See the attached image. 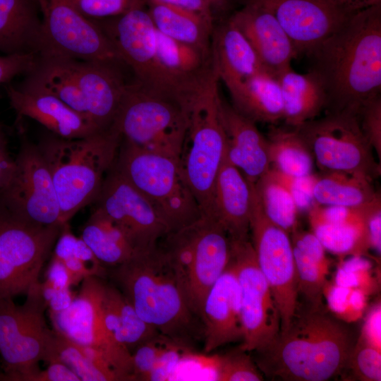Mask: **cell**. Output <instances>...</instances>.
Instances as JSON below:
<instances>
[{"label": "cell", "mask_w": 381, "mask_h": 381, "mask_svg": "<svg viewBox=\"0 0 381 381\" xmlns=\"http://www.w3.org/2000/svg\"><path fill=\"white\" fill-rule=\"evenodd\" d=\"M353 289L340 286L327 282L323 291V296L327 300L328 308L338 318L348 322L355 321L362 315V313L356 311L351 304L350 298Z\"/></svg>", "instance_id": "cell-48"}, {"label": "cell", "mask_w": 381, "mask_h": 381, "mask_svg": "<svg viewBox=\"0 0 381 381\" xmlns=\"http://www.w3.org/2000/svg\"><path fill=\"white\" fill-rule=\"evenodd\" d=\"M222 356L219 381H261L263 376L248 351L238 346Z\"/></svg>", "instance_id": "cell-43"}, {"label": "cell", "mask_w": 381, "mask_h": 381, "mask_svg": "<svg viewBox=\"0 0 381 381\" xmlns=\"http://www.w3.org/2000/svg\"><path fill=\"white\" fill-rule=\"evenodd\" d=\"M213 202L214 218L230 239H249L251 183L226 157L214 182Z\"/></svg>", "instance_id": "cell-27"}, {"label": "cell", "mask_w": 381, "mask_h": 381, "mask_svg": "<svg viewBox=\"0 0 381 381\" xmlns=\"http://www.w3.org/2000/svg\"><path fill=\"white\" fill-rule=\"evenodd\" d=\"M254 189L266 216L291 234L297 226V207L288 190L273 176L270 170L255 183Z\"/></svg>", "instance_id": "cell-39"}, {"label": "cell", "mask_w": 381, "mask_h": 381, "mask_svg": "<svg viewBox=\"0 0 381 381\" xmlns=\"http://www.w3.org/2000/svg\"><path fill=\"white\" fill-rule=\"evenodd\" d=\"M63 225L37 226L0 210V300L27 294L40 284Z\"/></svg>", "instance_id": "cell-11"}, {"label": "cell", "mask_w": 381, "mask_h": 381, "mask_svg": "<svg viewBox=\"0 0 381 381\" xmlns=\"http://www.w3.org/2000/svg\"><path fill=\"white\" fill-rule=\"evenodd\" d=\"M218 82L214 75L190 102L187 130L179 157L183 177L202 216L212 218L214 182L226 150L219 114Z\"/></svg>", "instance_id": "cell-6"}, {"label": "cell", "mask_w": 381, "mask_h": 381, "mask_svg": "<svg viewBox=\"0 0 381 381\" xmlns=\"http://www.w3.org/2000/svg\"><path fill=\"white\" fill-rule=\"evenodd\" d=\"M121 140L112 126L80 138L52 133L42 136L37 145L50 171L62 224L95 200L116 161Z\"/></svg>", "instance_id": "cell-4"}, {"label": "cell", "mask_w": 381, "mask_h": 381, "mask_svg": "<svg viewBox=\"0 0 381 381\" xmlns=\"http://www.w3.org/2000/svg\"><path fill=\"white\" fill-rule=\"evenodd\" d=\"M94 202L141 250L156 247L170 231L151 202L114 165Z\"/></svg>", "instance_id": "cell-17"}, {"label": "cell", "mask_w": 381, "mask_h": 381, "mask_svg": "<svg viewBox=\"0 0 381 381\" xmlns=\"http://www.w3.org/2000/svg\"><path fill=\"white\" fill-rule=\"evenodd\" d=\"M155 28L179 42L211 51L212 20L193 11L147 0Z\"/></svg>", "instance_id": "cell-33"}, {"label": "cell", "mask_w": 381, "mask_h": 381, "mask_svg": "<svg viewBox=\"0 0 381 381\" xmlns=\"http://www.w3.org/2000/svg\"><path fill=\"white\" fill-rule=\"evenodd\" d=\"M201 320L205 353L243 339L240 288L229 262L205 297Z\"/></svg>", "instance_id": "cell-22"}, {"label": "cell", "mask_w": 381, "mask_h": 381, "mask_svg": "<svg viewBox=\"0 0 381 381\" xmlns=\"http://www.w3.org/2000/svg\"><path fill=\"white\" fill-rule=\"evenodd\" d=\"M14 167V159L9 155L6 140L0 125V193L7 185Z\"/></svg>", "instance_id": "cell-56"}, {"label": "cell", "mask_w": 381, "mask_h": 381, "mask_svg": "<svg viewBox=\"0 0 381 381\" xmlns=\"http://www.w3.org/2000/svg\"><path fill=\"white\" fill-rule=\"evenodd\" d=\"M250 233L258 265L280 315V332L289 326L298 305L297 272L291 236L263 212L251 183Z\"/></svg>", "instance_id": "cell-13"}, {"label": "cell", "mask_w": 381, "mask_h": 381, "mask_svg": "<svg viewBox=\"0 0 381 381\" xmlns=\"http://www.w3.org/2000/svg\"><path fill=\"white\" fill-rule=\"evenodd\" d=\"M367 294L362 290L353 288L351 294L350 302L352 307L358 312L363 313L366 303Z\"/></svg>", "instance_id": "cell-59"}, {"label": "cell", "mask_w": 381, "mask_h": 381, "mask_svg": "<svg viewBox=\"0 0 381 381\" xmlns=\"http://www.w3.org/2000/svg\"><path fill=\"white\" fill-rule=\"evenodd\" d=\"M80 238L106 267H116L145 251L138 249L125 232L97 207L84 224Z\"/></svg>", "instance_id": "cell-34"}, {"label": "cell", "mask_w": 381, "mask_h": 381, "mask_svg": "<svg viewBox=\"0 0 381 381\" xmlns=\"http://www.w3.org/2000/svg\"><path fill=\"white\" fill-rule=\"evenodd\" d=\"M187 9L213 20L212 8L205 0H151Z\"/></svg>", "instance_id": "cell-57"}, {"label": "cell", "mask_w": 381, "mask_h": 381, "mask_svg": "<svg viewBox=\"0 0 381 381\" xmlns=\"http://www.w3.org/2000/svg\"><path fill=\"white\" fill-rule=\"evenodd\" d=\"M114 167L151 202L170 231L202 217L178 159L140 149L121 140Z\"/></svg>", "instance_id": "cell-7"}, {"label": "cell", "mask_w": 381, "mask_h": 381, "mask_svg": "<svg viewBox=\"0 0 381 381\" xmlns=\"http://www.w3.org/2000/svg\"><path fill=\"white\" fill-rule=\"evenodd\" d=\"M95 21L132 71L134 81L164 94L158 71L157 30L148 11L138 7L119 16Z\"/></svg>", "instance_id": "cell-19"}, {"label": "cell", "mask_w": 381, "mask_h": 381, "mask_svg": "<svg viewBox=\"0 0 381 381\" xmlns=\"http://www.w3.org/2000/svg\"><path fill=\"white\" fill-rule=\"evenodd\" d=\"M266 138L271 168L294 176L313 174V156L296 128L272 126Z\"/></svg>", "instance_id": "cell-37"}, {"label": "cell", "mask_w": 381, "mask_h": 381, "mask_svg": "<svg viewBox=\"0 0 381 381\" xmlns=\"http://www.w3.org/2000/svg\"><path fill=\"white\" fill-rule=\"evenodd\" d=\"M248 1L263 7L274 16L298 55L310 53L358 11L337 0Z\"/></svg>", "instance_id": "cell-18"}, {"label": "cell", "mask_w": 381, "mask_h": 381, "mask_svg": "<svg viewBox=\"0 0 381 381\" xmlns=\"http://www.w3.org/2000/svg\"><path fill=\"white\" fill-rule=\"evenodd\" d=\"M364 207L319 206L308 213L312 232L332 253L363 256L370 248Z\"/></svg>", "instance_id": "cell-26"}, {"label": "cell", "mask_w": 381, "mask_h": 381, "mask_svg": "<svg viewBox=\"0 0 381 381\" xmlns=\"http://www.w3.org/2000/svg\"><path fill=\"white\" fill-rule=\"evenodd\" d=\"M0 210L37 226L64 224L49 168L37 145L25 136L11 176L0 193Z\"/></svg>", "instance_id": "cell-14"}, {"label": "cell", "mask_w": 381, "mask_h": 381, "mask_svg": "<svg viewBox=\"0 0 381 381\" xmlns=\"http://www.w3.org/2000/svg\"><path fill=\"white\" fill-rule=\"evenodd\" d=\"M101 312L107 330L131 353L159 334L139 316L128 298L113 284L104 282Z\"/></svg>", "instance_id": "cell-32"}, {"label": "cell", "mask_w": 381, "mask_h": 381, "mask_svg": "<svg viewBox=\"0 0 381 381\" xmlns=\"http://www.w3.org/2000/svg\"><path fill=\"white\" fill-rule=\"evenodd\" d=\"M327 94V111L358 114L381 90V6L355 13L307 54Z\"/></svg>", "instance_id": "cell-1"}, {"label": "cell", "mask_w": 381, "mask_h": 381, "mask_svg": "<svg viewBox=\"0 0 381 381\" xmlns=\"http://www.w3.org/2000/svg\"><path fill=\"white\" fill-rule=\"evenodd\" d=\"M212 8H222L224 7L227 0H205Z\"/></svg>", "instance_id": "cell-61"}, {"label": "cell", "mask_w": 381, "mask_h": 381, "mask_svg": "<svg viewBox=\"0 0 381 381\" xmlns=\"http://www.w3.org/2000/svg\"><path fill=\"white\" fill-rule=\"evenodd\" d=\"M364 219L370 248L381 251V197L364 207Z\"/></svg>", "instance_id": "cell-51"}, {"label": "cell", "mask_w": 381, "mask_h": 381, "mask_svg": "<svg viewBox=\"0 0 381 381\" xmlns=\"http://www.w3.org/2000/svg\"><path fill=\"white\" fill-rule=\"evenodd\" d=\"M229 262L240 288L243 339L246 351L262 349L280 332V315L269 285L256 260L250 239L231 240Z\"/></svg>", "instance_id": "cell-16"}, {"label": "cell", "mask_w": 381, "mask_h": 381, "mask_svg": "<svg viewBox=\"0 0 381 381\" xmlns=\"http://www.w3.org/2000/svg\"><path fill=\"white\" fill-rule=\"evenodd\" d=\"M360 336L373 346L381 349V306H373L366 315Z\"/></svg>", "instance_id": "cell-55"}, {"label": "cell", "mask_w": 381, "mask_h": 381, "mask_svg": "<svg viewBox=\"0 0 381 381\" xmlns=\"http://www.w3.org/2000/svg\"><path fill=\"white\" fill-rule=\"evenodd\" d=\"M4 373H0V380H2Z\"/></svg>", "instance_id": "cell-62"}, {"label": "cell", "mask_w": 381, "mask_h": 381, "mask_svg": "<svg viewBox=\"0 0 381 381\" xmlns=\"http://www.w3.org/2000/svg\"><path fill=\"white\" fill-rule=\"evenodd\" d=\"M40 288L49 312L59 313L67 309L75 296L70 288L55 289L44 282L40 284Z\"/></svg>", "instance_id": "cell-52"}, {"label": "cell", "mask_w": 381, "mask_h": 381, "mask_svg": "<svg viewBox=\"0 0 381 381\" xmlns=\"http://www.w3.org/2000/svg\"><path fill=\"white\" fill-rule=\"evenodd\" d=\"M104 285L101 277H85L67 309L49 312L53 329L75 343L98 350L122 381H133L131 353L114 340L103 322L101 301Z\"/></svg>", "instance_id": "cell-15"}, {"label": "cell", "mask_w": 381, "mask_h": 381, "mask_svg": "<svg viewBox=\"0 0 381 381\" xmlns=\"http://www.w3.org/2000/svg\"><path fill=\"white\" fill-rule=\"evenodd\" d=\"M349 329L325 306L298 305L288 328L265 347L253 351V361L270 378L286 381H325L346 368L354 346Z\"/></svg>", "instance_id": "cell-2"}, {"label": "cell", "mask_w": 381, "mask_h": 381, "mask_svg": "<svg viewBox=\"0 0 381 381\" xmlns=\"http://www.w3.org/2000/svg\"><path fill=\"white\" fill-rule=\"evenodd\" d=\"M379 196L372 181L340 171H322L313 188L315 201L321 205L361 208Z\"/></svg>", "instance_id": "cell-35"}, {"label": "cell", "mask_w": 381, "mask_h": 381, "mask_svg": "<svg viewBox=\"0 0 381 381\" xmlns=\"http://www.w3.org/2000/svg\"><path fill=\"white\" fill-rule=\"evenodd\" d=\"M6 92L18 117L32 119L59 137L80 138L102 131L48 90L26 80L19 87L7 85Z\"/></svg>", "instance_id": "cell-21"}, {"label": "cell", "mask_w": 381, "mask_h": 381, "mask_svg": "<svg viewBox=\"0 0 381 381\" xmlns=\"http://www.w3.org/2000/svg\"><path fill=\"white\" fill-rule=\"evenodd\" d=\"M42 18L43 50L40 56L125 66L95 20L87 18L70 0H37Z\"/></svg>", "instance_id": "cell-12"}, {"label": "cell", "mask_w": 381, "mask_h": 381, "mask_svg": "<svg viewBox=\"0 0 381 381\" xmlns=\"http://www.w3.org/2000/svg\"><path fill=\"white\" fill-rule=\"evenodd\" d=\"M200 353L193 347L186 348L178 360L169 381H219L221 354Z\"/></svg>", "instance_id": "cell-40"}, {"label": "cell", "mask_w": 381, "mask_h": 381, "mask_svg": "<svg viewBox=\"0 0 381 381\" xmlns=\"http://www.w3.org/2000/svg\"><path fill=\"white\" fill-rule=\"evenodd\" d=\"M291 235L293 247L302 251L328 272L329 261L325 255L326 250L313 232L296 228Z\"/></svg>", "instance_id": "cell-50"}, {"label": "cell", "mask_w": 381, "mask_h": 381, "mask_svg": "<svg viewBox=\"0 0 381 381\" xmlns=\"http://www.w3.org/2000/svg\"><path fill=\"white\" fill-rule=\"evenodd\" d=\"M26 296L25 302L20 306L12 298L0 300L3 381H25L40 370L39 362H47L49 354L54 330L45 322L47 306L40 284Z\"/></svg>", "instance_id": "cell-9"}, {"label": "cell", "mask_w": 381, "mask_h": 381, "mask_svg": "<svg viewBox=\"0 0 381 381\" xmlns=\"http://www.w3.org/2000/svg\"><path fill=\"white\" fill-rule=\"evenodd\" d=\"M85 17L100 20L119 16L143 6L145 0H70Z\"/></svg>", "instance_id": "cell-45"}, {"label": "cell", "mask_w": 381, "mask_h": 381, "mask_svg": "<svg viewBox=\"0 0 381 381\" xmlns=\"http://www.w3.org/2000/svg\"><path fill=\"white\" fill-rule=\"evenodd\" d=\"M44 277V283L55 289L70 288L73 284L72 276L64 262L52 255Z\"/></svg>", "instance_id": "cell-54"}, {"label": "cell", "mask_w": 381, "mask_h": 381, "mask_svg": "<svg viewBox=\"0 0 381 381\" xmlns=\"http://www.w3.org/2000/svg\"><path fill=\"white\" fill-rule=\"evenodd\" d=\"M53 361L65 364L78 376L80 381H122L112 368L92 359L83 346L54 330L47 362Z\"/></svg>", "instance_id": "cell-38"}, {"label": "cell", "mask_w": 381, "mask_h": 381, "mask_svg": "<svg viewBox=\"0 0 381 381\" xmlns=\"http://www.w3.org/2000/svg\"><path fill=\"white\" fill-rule=\"evenodd\" d=\"M110 271L114 285L159 334L193 347L203 341L202 320L190 308L159 243Z\"/></svg>", "instance_id": "cell-3"}, {"label": "cell", "mask_w": 381, "mask_h": 381, "mask_svg": "<svg viewBox=\"0 0 381 381\" xmlns=\"http://www.w3.org/2000/svg\"><path fill=\"white\" fill-rule=\"evenodd\" d=\"M188 109L178 100L128 83L111 126L122 140L140 149L179 159Z\"/></svg>", "instance_id": "cell-8"}, {"label": "cell", "mask_w": 381, "mask_h": 381, "mask_svg": "<svg viewBox=\"0 0 381 381\" xmlns=\"http://www.w3.org/2000/svg\"><path fill=\"white\" fill-rule=\"evenodd\" d=\"M358 119L361 128L381 162V97L380 95L365 102L360 109Z\"/></svg>", "instance_id": "cell-47"}, {"label": "cell", "mask_w": 381, "mask_h": 381, "mask_svg": "<svg viewBox=\"0 0 381 381\" xmlns=\"http://www.w3.org/2000/svg\"><path fill=\"white\" fill-rule=\"evenodd\" d=\"M171 341L159 334L133 350L131 353L133 381H147L157 359Z\"/></svg>", "instance_id": "cell-44"}, {"label": "cell", "mask_w": 381, "mask_h": 381, "mask_svg": "<svg viewBox=\"0 0 381 381\" xmlns=\"http://www.w3.org/2000/svg\"><path fill=\"white\" fill-rule=\"evenodd\" d=\"M243 34L265 68L277 75L291 67L298 54L274 16L263 7L248 1L229 19Z\"/></svg>", "instance_id": "cell-24"}, {"label": "cell", "mask_w": 381, "mask_h": 381, "mask_svg": "<svg viewBox=\"0 0 381 381\" xmlns=\"http://www.w3.org/2000/svg\"><path fill=\"white\" fill-rule=\"evenodd\" d=\"M353 376L363 381L381 380V349L369 344L361 336L354 344L347 366Z\"/></svg>", "instance_id": "cell-42"}, {"label": "cell", "mask_w": 381, "mask_h": 381, "mask_svg": "<svg viewBox=\"0 0 381 381\" xmlns=\"http://www.w3.org/2000/svg\"><path fill=\"white\" fill-rule=\"evenodd\" d=\"M337 1L357 11L380 4V0H337Z\"/></svg>", "instance_id": "cell-60"}, {"label": "cell", "mask_w": 381, "mask_h": 381, "mask_svg": "<svg viewBox=\"0 0 381 381\" xmlns=\"http://www.w3.org/2000/svg\"><path fill=\"white\" fill-rule=\"evenodd\" d=\"M42 50L38 1L0 0V51L40 56Z\"/></svg>", "instance_id": "cell-29"}, {"label": "cell", "mask_w": 381, "mask_h": 381, "mask_svg": "<svg viewBox=\"0 0 381 381\" xmlns=\"http://www.w3.org/2000/svg\"><path fill=\"white\" fill-rule=\"evenodd\" d=\"M233 107L256 122L276 124L284 117L279 83L266 70L246 79L229 91Z\"/></svg>", "instance_id": "cell-31"}, {"label": "cell", "mask_w": 381, "mask_h": 381, "mask_svg": "<svg viewBox=\"0 0 381 381\" xmlns=\"http://www.w3.org/2000/svg\"><path fill=\"white\" fill-rule=\"evenodd\" d=\"M322 171H340L373 181L381 166L365 137L357 115L327 111L296 127Z\"/></svg>", "instance_id": "cell-10"}, {"label": "cell", "mask_w": 381, "mask_h": 381, "mask_svg": "<svg viewBox=\"0 0 381 381\" xmlns=\"http://www.w3.org/2000/svg\"><path fill=\"white\" fill-rule=\"evenodd\" d=\"M277 78L282 95L283 120L287 126L298 127L326 109V91L315 71L298 73L289 67Z\"/></svg>", "instance_id": "cell-30"}, {"label": "cell", "mask_w": 381, "mask_h": 381, "mask_svg": "<svg viewBox=\"0 0 381 381\" xmlns=\"http://www.w3.org/2000/svg\"><path fill=\"white\" fill-rule=\"evenodd\" d=\"M157 44L162 92L188 109L193 99L217 75L211 51L177 42L157 30Z\"/></svg>", "instance_id": "cell-20"}, {"label": "cell", "mask_w": 381, "mask_h": 381, "mask_svg": "<svg viewBox=\"0 0 381 381\" xmlns=\"http://www.w3.org/2000/svg\"><path fill=\"white\" fill-rule=\"evenodd\" d=\"M159 243L192 310L200 318L205 297L229 263L230 238L214 218L202 216Z\"/></svg>", "instance_id": "cell-5"}, {"label": "cell", "mask_w": 381, "mask_h": 381, "mask_svg": "<svg viewBox=\"0 0 381 381\" xmlns=\"http://www.w3.org/2000/svg\"><path fill=\"white\" fill-rule=\"evenodd\" d=\"M84 96L89 119L99 130L109 128L127 85L121 68L66 58Z\"/></svg>", "instance_id": "cell-23"}, {"label": "cell", "mask_w": 381, "mask_h": 381, "mask_svg": "<svg viewBox=\"0 0 381 381\" xmlns=\"http://www.w3.org/2000/svg\"><path fill=\"white\" fill-rule=\"evenodd\" d=\"M26 75V80L48 90L88 118L84 96L66 58L39 56L35 67Z\"/></svg>", "instance_id": "cell-36"}, {"label": "cell", "mask_w": 381, "mask_h": 381, "mask_svg": "<svg viewBox=\"0 0 381 381\" xmlns=\"http://www.w3.org/2000/svg\"><path fill=\"white\" fill-rule=\"evenodd\" d=\"M38 56L33 54L0 56V85L8 84L18 75L28 73L35 67Z\"/></svg>", "instance_id": "cell-49"}, {"label": "cell", "mask_w": 381, "mask_h": 381, "mask_svg": "<svg viewBox=\"0 0 381 381\" xmlns=\"http://www.w3.org/2000/svg\"><path fill=\"white\" fill-rule=\"evenodd\" d=\"M295 260L298 296L301 295L306 303L311 306L323 305V291L327 282L328 273L319 264L300 250L293 247Z\"/></svg>", "instance_id": "cell-41"}, {"label": "cell", "mask_w": 381, "mask_h": 381, "mask_svg": "<svg viewBox=\"0 0 381 381\" xmlns=\"http://www.w3.org/2000/svg\"><path fill=\"white\" fill-rule=\"evenodd\" d=\"M48 367L28 376L25 381H80L78 376L61 362L50 361Z\"/></svg>", "instance_id": "cell-53"}, {"label": "cell", "mask_w": 381, "mask_h": 381, "mask_svg": "<svg viewBox=\"0 0 381 381\" xmlns=\"http://www.w3.org/2000/svg\"><path fill=\"white\" fill-rule=\"evenodd\" d=\"M211 54L217 78L229 91L266 70L248 40L230 20L213 30Z\"/></svg>", "instance_id": "cell-28"}, {"label": "cell", "mask_w": 381, "mask_h": 381, "mask_svg": "<svg viewBox=\"0 0 381 381\" xmlns=\"http://www.w3.org/2000/svg\"><path fill=\"white\" fill-rule=\"evenodd\" d=\"M219 114L226 135V159L240 170L248 182L255 183L271 168L266 137L254 121L221 97Z\"/></svg>", "instance_id": "cell-25"}, {"label": "cell", "mask_w": 381, "mask_h": 381, "mask_svg": "<svg viewBox=\"0 0 381 381\" xmlns=\"http://www.w3.org/2000/svg\"><path fill=\"white\" fill-rule=\"evenodd\" d=\"M273 176L288 190L299 212H308L316 203L313 188L316 179L314 174L304 176H290L270 168Z\"/></svg>", "instance_id": "cell-46"}, {"label": "cell", "mask_w": 381, "mask_h": 381, "mask_svg": "<svg viewBox=\"0 0 381 381\" xmlns=\"http://www.w3.org/2000/svg\"><path fill=\"white\" fill-rule=\"evenodd\" d=\"M339 267L347 271L357 272L370 270L372 263L363 256H352L350 259L343 261Z\"/></svg>", "instance_id": "cell-58"}]
</instances>
